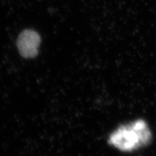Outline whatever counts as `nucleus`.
<instances>
[{"instance_id":"f257e3e1","label":"nucleus","mask_w":156,"mask_h":156,"mask_svg":"<svg viewBox=\"0 0 156 156\" xmlns=\"http://www.w3.org/2000/svg\"><path fill=\"white\" fill-rule=\"evenodd\" d=\"M151 133L146 122L139 120L133 123L122 126L112 134L109 143L122 151H132L147 144Z\"/></svg>"},{"instance_id":"f03ea898","label":"nucleus","mask_w":156,"mask_h":156,"mask_svg":"<svg viewBox=\"0 0 156 156\" xmlns=\"http://www.w3.org/2000/svg\"><path fill=\"white\" fill-rule=\"evenodd\" d=\"M41 43L39 33L31 29H24L19 34L16 46L18 52L22 57L33 58L38 54V48Z\"/></svg>"}]
</instances>
